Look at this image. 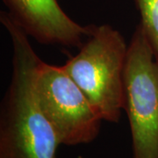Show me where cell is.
<instances>
[{"instance_id":"2","label":"cell","mask_w":158,"mask_h":158,"mask_svg":"<svg viewBox=\"0 0 158 158\" xmlns=\"http://www.w3.org/2000/svg\"><path fill=\"white\" fill-rule=\"evenodd\" d=\"M127 48L122 34L112 26L90 25L78 52L62 66L103 121L117 123L121 116Z\"/></svg>"},{"instance_id":"3","label":"cell","mask_w":158,"mask_h":158,"mask_svg":"<svg viewBox=\"0 0 158 158\" xmlns=\"http://www.w3.org/2000/svg\"><path fill=\"white\" fill-rule=\"evenodd\" d=\"M134 158H158V62L140 24L128 44L124 106Z\"/></svg>"},{"instance_id":"1","label":"cell","mask_w":158,"mask_h":158,"mask_svg":"<svg viewBox=\"0 0 158 158\" xmlns=\"http://www.w3.org/2000/svg\"><path fill=\"white\" fill-rule=\"evenodd\" d=\"M0 22L12 47L11 80L0 106V158H56L62 144L40 106L35 90L41 60L28 35L6 11L0 12Z\"/></svg>"},{"instance_id":"4","label":"cell","mask_w":158,"mask_h":158,"mask_svg":"<svg viewBox=\"0 0 158 158\" xmlns=\"http://www.w3.org/2000/svg\"><path fill=\"white\" fill-rule=\"evenodd\" d=\"M35 90L40 106L62 145L88 144L98 137L103 120L62 66L41 60L36 74Z\"/></svg>"},{"instance_id":"5","label":"cell","mask_w":158,"mask_h":158,"mask_svg":"<svg viewBox=\"0 0 158 158\" xmlns=\"http://www.w3.org/2000/svg\"><path fill=\"white\" fill-rule=\"evenodd\" d=\"M13 22L42 45L79 48L90 34L62 10L58 0H2Z\"/></svg>"},{"instance_id":"6","label":"cell","mask_w":158,"mask_h":158,"mask_svg":"<svg viewBox=\"0 0 158 158\" xmlns=\"http://www.w3.org/2000/svg\"><path fill=\"white\" fill-rule=\"evenodd\" d=\"M140 26L158 62V0H135Z\"/></svg>"}]
</instances>
